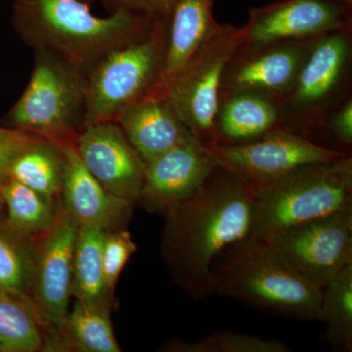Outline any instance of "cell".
Segmentation results:
<instances>
[{
  "mask_svg": "<svg viewBox=\"0 0 352 352\" xmlns=\"http://www.w3.org/2000/svg\"><path fill=\"white\" fill-rule=\"evenodd\" d=\"M256 200L251 183L214 166L194 195L164 212L162 254L190 298L214 295L212 265L224 250L251 236Z\"/></svg>",
  "mask_w": 352,
  "mask_h": 352,
  "instance_id": "6da1fadb",
  "label": "cell"
},
{
  "mask_svg": "<svg viewBox=\"0 0 352 352\" xmlns=\"http://www.w3.org/2000/svg\"><path fill=\"white\" fill-rule=\"evenodd\" d=\"M160 14L116 9L99 17L83 0H17L16 25L34 48L50 52L88 76L96 65L138 36Z\"/></svg>",
  "mask_w": 352,
  "mask_h": 352,
  "instance_id": "7a4b0ae2",
  "label": "cell"
},
{
  "mask_svg": "<svg viewBox=\"0 0 352 352\" xmlns=\"http://www.w3.org/2000/svg\"><path fill=\"white\" fill-rule=\"evenodd\" d=\"M214 294L268 314L320 320L322 292L263 241L249 237L224 250L212 267Z\"/></svg>",
  "mask_w": 352,
  "mask_h": 352,
  "instance_id": "3957f363",
  "label": "cell"
},
{
  "mask_svg": "<svg viewBox=\"0 0 352 352\" xmlns=\"http://www.w3.org/2000/svg\"><path fill=\"white\" fill-rule=\"evenodd\" d=\"M252 238H263L352 210V159L307 164L254 187Z\"/></svg>",
  "mask_w": 352,
  "mask_h": 352,
  "instance_id": "277c9868",
  "label": "cell"
},
{
  "mask_svg": "<svg viewBox=\"0 0 352 352\" xmlns=\"http://www.w3.org/2000/svg\"><path fill=\"white\" fill-rule=\"evenodd\" d=\"M168 15L111 51L87 76L85 127L115 122L124 108L156 87L168 38Z\"/></svg>",
  "mask_w": 352,
  "mask_h": 352,
  "instance_id": "5b68a950",
  "label": "cell"
},
{
  "mask_svg": "<svg viewBox=\"0 0 352 352\" xmlns=\"http://www.w3.org/2000/svg\"><path fill=\"white\" fill-rule=\"evenodd\" d=\"M87 76L45 50H34L31 80L11 111L16 129L64 146L85 127Z\"/></svg>",
  "mask_w": 352,
  "mask_h": 352,
  "instance_id": "8992f818",
  "label": "cell"
},
{
  "mask_svg": "<svg viewBox=\"0 0 352 352\" xmlns=\"http://www.w3.org/2000/svg\"><path fill=\"white\" fill-rule=\"evenodd\" d=\"M351 29L319 36L286 94L279 99L282 126L311 138L340 102L351 96Z\"/></svg>",
  "mask_w": 352,
  "mask_h": 352,
  "instance_id": "52a82bcc",
  "label": "cell"
},
{
  "mask_svg": "<svg viewBox=\"0 0 352 352\" xmlns=\"http://www.w3.org/2000/svg\"><path fill=\"white\" fill-rule=\"evenodd\" d=\"M243 41L242 28L221 25L175 78L154 87L170 99L192 138L203 147L217 145L215 118L222 78L229 60Z\"/></svg>",
  "mask_w": 352,
  "mask_h": 352,
  "instance_id": "ba28073f",
  "label": "cell"
},
{
  "mask_svg": "<svg viewBox=\"0 0 352 352\" xmlns=\"http://www.w3.org/2000/svg\"><path fill=\"white\" fill-rule=\"evenodd\" d=\"M212 166L258 187L307 164L331 163L351 156L285 129L240 145L203 147Z\"/></svg>",
  "mask_w": 352,
  "mask_h": 352,
  "instance_id": "9c48e42d",
  "label": "cell"
},
{
  "mask_svg": "<svg viewBox=\"0 0 352 352\" xmlns=\"http://www.w3.org/2000/svg\"><path fill=\"white\" fill-rule=\"evenodd\" d=\"M256 239L323 289L352 263V210Z\"/></svg>",
  "mask_w": 352,
  "mask_h": 352,
  "instance_id": "30bf717a",
  "label": "cell"
},
{
  "mask_svg": "<svg viewBox=\"0 0 352 352\" xmlns=\"http://www.w3.org/2000/svg\"><path fill=\"white\" fill-rule=\"evenodd\" d=\"M78 231V224L60 203L54 224L38 240L30 298L43 324L45 342L48 333L52 342H58L69 310Z\"/></svg>",
  "mask_w": 352,
  "mask_h": 352,
  "instance_id": "8fae6325",
  "label": "cell"
},
{
  "mask_svg": "<svg viewBox=\"0 0 352 352\" xmlns=\"http://www.w3.org/2000/svg\"><path fill=\"white\" fill-rule=\"evenodd\" d=\"M318 38L259 45L241 44L227 64L219 99L236 92L256 91L279 100L295 80L312 44Z\"/></svg>",
  "mask_w": 352,
  "mask_h": 352,
  "instance_id": "7c38bea8",
  "label": "cell"
},
{
  "mask_svg": "<svg viewBox=\"0 0 352 352\" xmlns=\"http://www.w3.org/2000/svg\"><path fill=\"white\" fill-rule=\"evenodd\" d=\"M352 9L332 0H279L250 11L243 44L259 45L351 29Z\"/></svg>",
  "mask_w": 352,
  "mask_h": 352,
  "instance_id": "4fadbf2b",
  "label": "cell"
},
{
  "mask_svg": "<svg viewBox=\"0 0 352 352\" xmlns=\"http://www.w3.org/2000/svg\"><path fill=\"white\" fill-rule=\"evenodd\" d=\"M75 146L85 168L109 193L131 204L139 200L146 164L116 122L85 127Z\"/></svg>",
  "mask_w": 352,
  "mask_h": 352,
  "instance_id": "5bb4252c",
  "label": "cell"
},
{
  "mask_svg": "<svg viewBox=\"0 0 352 352\" xmlns=\"http://www.w3.org/2000/svg\"><path fill=\"white\" fill-rule=\"evenodd\" d=\"M214 168L195 139L180 143L146 164L138 201L164 214L194 195Z\"/></svg>",
  "mask_w": 352,
  "mask_h": 352,
  "instance_id": "9a60e30c",
  "label": "cell"
},
{
  "mask_svg": "<svg viewBox=\"0 0 352 352\" xmlns=\"http://www.w3.org/2000/svg\"><path fill=\"white\" fill-rule=\"evenodd\" d=\"M113 122L145 164L193 138L170 99L157 88L124 108Z\"/></svg>",
  "mask_w": 352,
  "mask_h": 352,
  "instance_id": "2e32d148",
  "label": "cell"
},
{
  "mask_svg": "<svg viewBox=\"0 0 352 352\" xmlns=\"http://www.w3.org/2000/svg\"><path fill=\"white\" fill-rule=\"evenodd\" d=\"M66 163L61 195L62 205L78 227L104 231L122 228L133 204L118 198L97 182L85 168L75 144L63 147Z\"/></svg>",
  "mask_w": 352,
  "mask_h": 352,
  "instance_id": "e0dca14e",
  "label": "cell"
},
{
  "mask_svg": "<svg viewBox=\"0 0 352 352\" xmlns=\"http://www.w3.org/2000/svg\"><path fill=\"white\" fill-rule=\"evenodd\" d=\"M214 0H178L168 15V38L161 78L156 87L175 78L219 31Z\"/></svg>",
  "mask_w": 352,
  "mask_h": 352,
  "instance_id": "ac0fdd59",
  "label": "cell"
},
{
  "mask_svg": "<svg viewBox=\"0 0 352 352\" xmlns=\"http://www.w3.org/2000/svg\"><path fill=\"white\" fill-rule=\"evenodd\" d=\"M279 129H283L281 107L275 97L241 91L219 99L215 118L217 145L245 144Z\"/></svg>",
  "mask_w": 352,
  "mask_h": 352,
  "instance_id": "d6986e66",
  "label": "cell"
},
{
  "mask_svg": "<svg viewBox=\"0 0 352 352\" xmlns=\"http://www.w3.org/2000/svg\"><path fill=\"white\" fill-rule=\"evenodd\" d=\"M111 303L76 300L60 329L61 349L78 352H120L111 322Z\"/></svg>",
  "mask_w": 352,
  "mask_h": 352,
  "instance_id": "ffe728a7",
  "label": "cell"
},
{
  "mask_svg": "<svg viewBox=\"0 0 352 352\" xmlns=\"http://www.w3.org/2000/svg\"><path fill=\"white\" fill-rule=\"evenodd\" d=\"M45 346V332L31 298L0 289V351L34 352Z\"/></svg>",
  "mask_w": 352,
  "mask_h": 352,
  "instance_id": "44dd1931",
  "label": "cell"
},
{
  "mask_svg": "<svg viewBox=\"0 0 352 352\" xmlns=\"http://www.w3.org/2000/svg\"><path fill=\"white\" fill-rule=\"evenodd\" d=\"M107 231L94 227H78L74 252L72 296L89 303H111L104 275L102 248Z\"/></svg>",
  "mask_w": 352,
  "mask_h": 352,
  "instance_id": "7402d4cb",
  "label": "cell"
},
{
  "mask_svg": "<svg viewBox=\"0 0 352 352\" xmlns=\"http://www.w3.org/2000/svg\"><path fill=\"white\" fill-rule=\"evenodd\" d=\"M65 163L63 147L41 138L15 160L9 178L53 199L61 195Z\"/></svg>",
  "mask_w": 352,
  "mask_h": 352,
  "instance_id": "603a6c76",
  "label": "cell"
},
{
  "mask_svg": "<svg viewBox=\"0 0 352 352\" xmlns=\"http://www.w3.org/2000/svg\"><path fill=\"white\" fill-rule=\"evenodd\" d=\"M2 195L8 210V222L19 232L39 239L56 219L53 199L34 191L13 178L2 183Z\"/></svg>",
  "mask_w": 352,
  "mask_h": 352,
  "instance_id": "cb8c5ba5",
  "label": "cell"
},
{
  "mask_svg": "<svg viewBox=\"0 0 352 352\" xmlns=\"http://www.w3.org/2000/svg\"><path fill=\"white\" fill-rule=\"evenodd\" d=\"M38 240L0 223V289L30 296Z\"/></svg>",
  "mask_w": 352,
  "mask_h": 352,
  "instance_id": "d4e9b609",
  "label": "cell"
},
{
  "mask_svg": "<svg viewBox=\"0 0 352 352\" xmlns=\"http://www.w3.org/2000/svg\"><path fill=\"white\" fill-rule=\"evenodd\" d=\"M320 320L327 325L324 340L340 351H352V263L322 292Z\"/></svg>",
  "mask_w": 352,
  "mask_h": 352,
  "instance_id": "484cf974",
  "label": "cell"
},
{
  "mask_svg": "<svg viewBox=\"0 0 352 352\" xmlns=\"http://www.w3.org/2000/svg\"><path fill=\"white\" fill-rule=\"evenodd\" d=\"M164 351L175 352H289L291 347L277 340H264L247 333L214 332L192 342L171 340Z\"/></svg>",
  "mask_w": 352,
  "mask_h": 352,
  "instance_id": "4316f807",
  "label": "cell"
},
{
  "mask_svg": "<svg viewBox=\"0 0 352 352\" xmlns=\"http://www.w3.org/2000/svg\"><path fill=\"white\" fill-rule=\"evenodd\" d=\"M136 250L138 245L124 227L106 232L102 248V261L106 285L112 295L120 273Z\"/></svg>",
  "mask_w": 352,
  "mask_h": 352,
  "instance_id": "83f0119b",
  "label": "cell"
},
{
  "mask_svg": "<svg viewBox=\"0 0 352 352\" xmlns=\"http://www.w3.org/2000/svg\"><path fill=\"white\" fill-rule=\"evenodd\" d=\"M39 136L24 129H0V179L6 182L15 160L38 142Z\"/></svg>",
  "mask_w": 352,
  "mask_h": 352,
  "instance_id": "f1b7e54d",
  "label": "cell"
},
{
  "mask_svg": "<svg viewBox=\"0 0 352 352\" xmlns=\"http://www.w3.org/2000/svg\"><path fill=\"white\" fill-rule=\"evenodd\" d=\"M326 131L339 144L342 151L349 154L352 146V98L347 97L328 113L320 131Z\"/></svg>",
  "mask_w": 352,
  "mask_h": 352,
  "instance_id": "f546056e",
  "label": "cell"
},
{
  "mask_svg": "<svg viewBox=\"0 0 352 352\" xmlns=\"http://www.w3.org/2000/svg\"><path fill=\"white\" fill-rule=\"evenodd\" d=\"M94 0H87V2ZM109 9H131L150 14H166L178 0H97Z\"/></svg>",
  "mask_w": 352,
  "mask_h": 352,
  "instance_id": "4dcf8cb0",
  "label": "cell"
},
{
  "mask_svg": "<svg viewBox=\"0 0 352 352\" xmlns=\"http://www.w3.org/2000/svg\"><path fill=\"white\" fill-rule=\"evenodd\" d=\"M333 2H337V3L340 4V6H344L347 7V8L352 9V0H332Z\"/></svg>",
  "mask_w": 352,
  "mask_h": 352,
  "instance_id": "1f68e13d",
  "label": "cell"
},
{
  "mask_svg": "<svg viewBox=\"0 0 352 352\" xmlns=\"http://www.w3.org/2000/svg\"><path fill=\"white\" fill-rule=\"evenodd\" d=\"M2 183H3V182L0 179V210H1L2 208L6 206V204H4L3 195H2Z\"/></svg>",
  "mask_w": 352,
  "mask_h": 352,
  "instance_id": "d6a6232c",
  "label": "cell"
},
{
  "mask_svg": "<svg viewBox=\"0 0 352 352\" xmlns=\"http://www.w3.org/2000/svg\"><path fill=\"white\" fill-rule=\"evenodd\" d=\"M83 1L87 2V0H83Z\"/></svg>",
  "mask_w": 352,
  "mask_h": 352,
  "instance_id": "836d02e7",
  "label": "cell"
}]
</instances>
